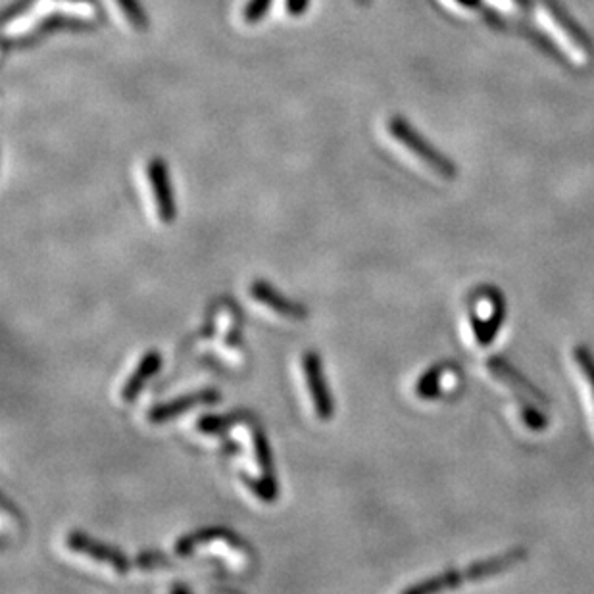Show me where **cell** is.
Returning <instances> with one entry per match:
<instances>
[{
	"mask_svg": "<svg viewBox=\"0 0 594 594\" xmlns=\"http://www.w3.org/2000/svg\"><path fill=\"white\" fill-rule=\"evenodd\" d=\"M525 558H527V552L523 548H516V550H510V552H504V554H498V556H491L487 560H479V562L471 564L464 570H448L445 573L435 575V577H429V579L421 581L418 585L408 587L404 593L429 594L439 593V591H452V589H458L462 585L483 581L487 577H493L498 573L512 570Z\"/></svg>",
	"mask_w": 594,
	"mask_h": 594,
	"instance_id": "cell-1",
	"label": "cell"
},
{
	"mask_svg": "<svg viewBox=\"0 0 594 594\" xmlns=\"http://www.w3.org/2000/svg\"><path fill=\"white\" fill-rule=\"evenodd\" d=\"M489 372L495 373L496 377L506 383L520 400L521 420L525 421V425L533 431H543L546 429L545 414L541 410H537L539 402H546L545 396L541 391H537L523 375H521L510 362L502 360V358H493L487 362Z\"/></svg>",
	"mask_w": 594,
	"mask_h": 594,
	"instance_id": "cell-2",
	"label": "cell"
},
{
	"mask_svg": "<svg viewBox=\"0 0 594 594\" xmlns=\"http://www.w3.org/2000/svg\"><path fill=\"white\" fill-rule=\"evenodd\" d=\"M468 316L475 341L481 347H489L504 323V298L496 289H481L471 297Z\"/></svg>",
	"mask_w": 594,
	"mask_h": 594,
	"instance_id": "cell-3",
	"label": "cell"
},
{
	"mask_svg": "<svg viewBox=\"0 0 594 594\" xmlns=\"http://www.w3.org/2000/svg\"><path fill=\"white\" fill-rule=\"evenodd\" d=\"M389 131L402 147H406L408 152H412L416 158H420L421 162L427 168H431L435 174L446 177V179L456 175V166L446 158L445 154H441L431 143H427L420 133L406 120H402L400 116H395L389 122Z\"/></svg>",
	"mask_w": 594,
	"mask_h": 594,
	"instance_id": "cell-4",
	"label": "cell"
},
{
	"mask_svg": "<svg viewBox=\"0 0 594 594\" xmlns=\"http://www.w3.org/2000/svg\"><path fill=\"white\" fill-rule=\"evenodd\" d=\"M252 441H254V452H256L258 466H260V470L264 471V475L258 481L248 477V475H241V479L258 498H262L266 502H272V500H275V496L279 495L277 481H275V475H273L272 450H270L264 431H260V429L252 431Z\"/></svg>",
	"mask_w": 594,
	"mask_h": 594,
	"instance_id": "cell-5",
	"label": "cell"
},
{
	"mask_svg": "<svg viewBox=\"0 0 594 594\" xmlns=\"http://www.w3.org/2000/svg\"><path fill=\"white\" fill-rule=\"evenodd\" d=\"M302 372L306 377V385L310 389L316 416L320 420H329L333 416V398L329 395V389H327V383H325L322 360H320V356L316 352H304Z\"/></svg>",
	"mask_w": 594,
	"mask_h": 594,
	"instance_id": "cell-6",
	"label": "cell"
},
{
	"mask_svg": "<svg viewBox=\"0 0 594 594\" xmlns=\"http://www.w3.org/2000/svg\"><path fill=\"white\" fill-rule=\"evenodd\" d=\"M543 14H545L546 22L562 39V43H566L570 47L573 58L579 60V62H587L591 58V45L587 43V37H583V33L562 12V8H558L556 4L545 2Z\"/></svg>",
	"mask_w": 594,
	"mask_h": 594,
	"instance_id": "cell-7",
	"label": "cell"
},
{
	"mask_svg": "<svg viewBox=\"0 0 594 594\" xmlns=\"http://www.w3.org/2000/svg\"><path fill=\"white\" fill-rule=\"evenodd\" d=\"M68 548L79 552V554H85L97 562H102L106 566H112L118 573H127L131 570L133 564H129V560L125 558V554H122L120 550H116L114 546L104 545L97 539H91L87 537L83 531H72L66 539Z\"/></svg>",
	"mask_w": 594,
	"mask_h": 594,
	"instance_id": "cell-8",
	"label": "cell"
},
{
	"mask_svg": "<svg viewBox=\"0 0 594 594\" xmlns=\"http://www.w3.org/2000/svg\"><path fill=\"white\" fill-rule=\"evenodd\" d=\"M147 177L150 187L156 200L158 216L164 223H172L175 220V198L174 187L170 181L168 166L162 158H152L147 166Z\"/></svg>",
	"mask_w": 594,
	"mask_h": 594,
	"instance_id": "cell-9",
	"label": "cell"
},
{
	"mask_svg": "<svg viewBox=\"0 0 594 594\" xmlns=\"http://www.w3.org/2000/svg\"><path fill=\"white\" fill-rule=\"evenodd\" d=\"M220 393L214 389H204V391H195L191 395L179 396L170 402L158 404L149 410V421L152 423H162V421L174 420L177 416L189 412L193 406H200V404H216L220 402Z\"/></svg>",
	"mask_w": 594,
	"mask_h": 594,
	"instance_id": "cell-10",
	"label": "cell"
},
{
	"mask_svg": "<svg viewBox=\"0 0 594 594\" xmlns=\"http://www.w3.org/2000/svg\"><path fill=\"white\" fill-rule=\"evenodd\" d=\"M250 295L256 298L260 304L272 308L273 312L291 318V320H302L306 316V308L291 298L283 297L279 291H275L272 285L264 279H256L250 285Z\"/></svg>",
	"mask_w": 594,
	"mask_h": 594,
	"instance_id": "cell-11",
	"label": "cell"
},
{
	"mask_svg": "<svg viewBox=\"0 0 594 594\" xmlns=\"http://www.w3.org/2000/svg\"><path fill=\"white\" fill-rule=\"evenodd\" d=\"M160 368H162V354L158 350H149L141 358V362L135 368V372L129 375V379H127V383H125L124 389H122V395H120L122 396V400L124 402H133L139 396V393H141V389L145 387V383L149 381L154 373H158Z\"/></svg>",
	"mask_w": 594,
	"mask_h": 594,
	"instance_id": "cell-12",
	"label": "cell"
},
{
	"mask_svg": "<svg viewBox=\"0 0 594 594\" xmlns=\"http://www.w3.org/2000/svg\"><path fill=\"white\" fill-rule=\"evenodd\" d=\"M216 539H223V541H227L231 545L243 548V541L233 531H229L225 527H208V529L195 531V533H191L187 537H181L177 541V545H175V554L177 556H189L195 546L208 543V541H216Z\"/></svg>",
	"mask_w": 594,
	"mask_h": 594,
	"instance_id": "cell-13",
	"label": "cell"
},
{
	"mask_svg": "<svg viewBox=\"0 0 594 594\" xmlns=\"http://www.w3.org/2000/svg\"><path fill=\"white\" fill-rule=\"evenodd\" d=\"M87 27H89V22H85L81 18H72V16H64V14H54V16H47L45 20H41L33 33L24 35V37H18L14 41V47L16 45L18 47L20 45H27V43H31V39L45 37V35L54 33V31H62V29H87Z\"/></svg>",
	"mask_w": 594,
	"mask_h": 594,
	"instance_id": "cell-14",
	"label": "cell"
},
{
	"mask_svg": "<svg viewBox=\"0 0 594 594\" xmlns=\"http://www.w3.org/2000/svg\"><path fill=\"white\" fill-rule=\"evenodd\" d=\"M450 372V366L446 364H437L433 368H429L427 372L423 373L416 385V395L423 398V400H433V398H439L443 393V379H445L446 373Z\"/></svg>",
	"mask_w": 594,
	"mask_h": 594,
	"instance_id": "cell-15",
	"label": "cell"
},
{
	"mask_svg": "<svg viewBox=\"0 0 594 594\" xmlns=\"http://www.w3.org/2000/svg\"><path fill=\"white\" fill-rule=\"evenodd\" d=\"M247 414L237 412V414H227V416H204L200 418L197 423L198 431L214 435V433H222L225 429L233 427L237 421L247 420Z\"/></svg>",
	"mask_w": 594,
	"mask_h": 594,
	"instance_id": "cell-16",
	"label": "cell"
},
{
	"mask_svg": "<svg viewBox=\"0 0 594 594\" xmlns=\"http://www.w3.org/2000/svg\"><path fill=\"white\" fill-rule=\"evenodd\" d=\"M122 14L127 18V22L133 25L137 31H147L149 29V16L141 4V0H114Z\"/></svg>",
	"mask_w": 594,
	"mask_h": 594,
	"instance_id": "cell-17",
	"label": "cell"
},
{
	"mask_svg": "<svg viewBox=\"0 0 594 594\" xmlns=\"http://www.w3.org/2000/svg\"><path fill=\"white\" fill-rule=\"evenodd\" d=\"M573 360H575V364H577V368H579V372L583 375V379H585V383H587V387H589V391H591V396H593L594 402V356L593 352L589 350L587 347H583V345H579V347L573 350Z\"/></svg>",
	"mask_w": 594,
	"mask_h": 594,
	"instance_id": "cell-18",
	"label": "cell"
},
{
	"mask_svg": "<svg viewBox=\"0 0 594 594\" xmlns=\"http://www.w3.org/2000/svg\"><path fill=\"white\" fill-rule=\"evenodd\" d=\"M272 2L273 0H248L247 6H245V10H243V18H245V22H248V24H256V22H260V20L268 14Z\"/></svg>",
	"mask_w": 594,
	"mask_h": 594,
	"instance_id": "cell-19",
	"label": "cell"
},
{
	"mask_svg": "<svg viewBox=\"0 0 594 594\" xmlns=\"http://www.w3.org/2000/svg\"><path fill=\"white\" fill-rule=\"evenodd\" d=\"M31 2H35V0H18L14 6H10V8L6 10V14H4V22H10L12 18L22 16L25 10L29 8ZM72 2H89V4H93V2H97V0H72Z\"/></svg>",
	"mask_w": 594,
	"mask_h": 594,
	"instance_id": "cell-20",
	"label": "cell"
},
{
	"mask_svg": "<svg viewBox=\"0 0 594 594\" xmlns=\"http://www.w3.org/2000/svg\"><path fill=\"white\" fill-rule=\"evenodd\" d=\"M310 0H287V12L291 16H302Z\"/></svg>",
	"mask_w": 594,
	"mask_h": 594,
	"instance_id": "cell-21",
	"label": "cell"
},
{
	"mask_svg": "<svg viewBox=\"0 0 594 594\" xmlns=\"http://www.w3.org/2000/svg\"><path fill=\"white\" fill-rule=\"evenodd\" d=\"M460 4H464V6H473L477 0H458Z\"/></svg>",
	"mask_w": 594,
	"mask_h": 594,
	"instance_id": "cell-22",
	"label": "cell"
}]
</instances>
